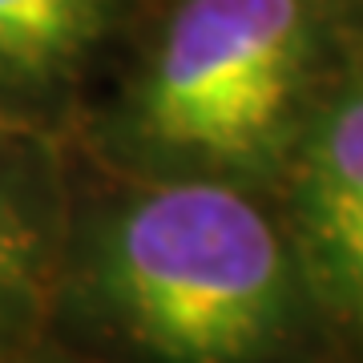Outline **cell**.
Wrapping results in <instances>:
<instances>
[{
    "mask_svg": "<svg viewBox=\"0 0 363 363\" xmlns=\"http://www.w3.org/2000/svg\"><path fill=\"white\" fill-rule=\"evenodd\" d=\"M295 255L230 178L182 174L109 210L89 242L105 323L157 363H259L291 331Z\"/></svg>",
    "mask_w": 363,
    "mask_h": 363,
    "instance_id": "6da1fadb",
    "label": "cell"
},
{
    "mask_svg": "<svg viewBox=\"0 0 363 363\" xmlns=\"http://www.w3.org/2000/svg\"><path fill=\"white\" fill-rule=\"evenodd\" d=\"M307 61L303 0H186L133 97V130L186 174H255L295 133Z\"/></svg>",
    "mask_w": 363,
    "mask_h": 363,
    "instance_id": "7a4b0ae2",
    "label": "cell"
},
{
    "mask_svg": "<svg viewBox=\"0 0 363 363\" xmlns=\"http://www.w3.org/2000/svg\"><path fill=\"white\" fill-rule=\"evenodd\" d=\"M295 250L315 298L363 339V81L315 117L298 150Z\"/></svg>",
    "mask_w": 363,
    "mask_h": 363,
    "instance_id": "3957f363",
    "label": "cell"
},
{
    "mask_svg": "<svg viewBox=\"0 0 363 363\" xmlns=\"http://www.w3.org/2000/svg\"><path fill=\"white\" fill-rule=\"evenodd\" d=\"M65 255L49 154L0 130V363H16L49 311Z\"/></svg>",
    "mask_w": 363,
    "mask_h": 363,
    "instance_id": "277c9868",
    "label": "cell"
},
{
    "mask_svg": "<svg viewBox=\"0 0 363 363\" xmlns=\"http://www.w3.org/2000/svg\"><path fill=\"white\" fill-rule=\"evenodd\" d=\"M101 0H0V97L65 85L101 37Z\"/></svg>",
    "mask_w": 363,
    "mask_h": 363,
    "instance_id": "5b68a950",
    "label": "cell"
},
{
    "mask_svg": "<svg viewBox=\"0 0 363 363\" xmlns=\"http://www.w3.org/2000/svg\"><path fill=\"white\" fill-rule=\"evenodd\" d=\"M16 363H21V359H16Z\"/></svg>",
    "mask_w": 363,
    "mask_h": 363,
    "instance_id": "8992f818",
    "label": "cell"
}]
</instances>
